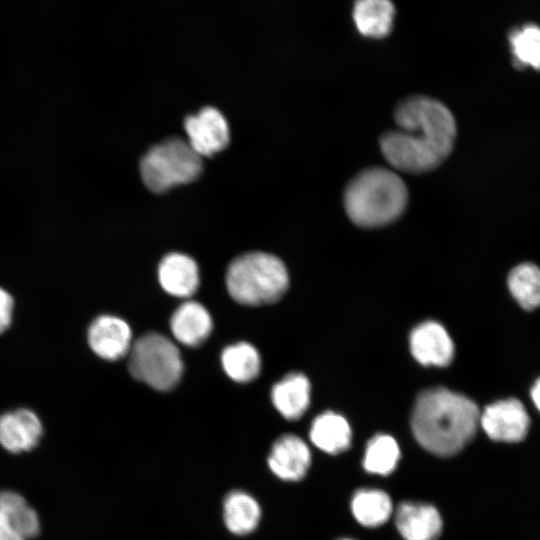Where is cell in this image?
I'll use <instances>...</instances> for the list:
<instances>
[{
    "label": "cell",
    "instance_id": "6da1fadb",
    "mask_svg": "<svg viewBox=\"0 0 540 540\" xmlns=\"http://www.w3.org/2000/svg\"><path fill=\"white\" fill-rule=\"evenodd\" d=\"M396 129L379 139L381 153L395 169L420 174L440 166L453 150L455 118L441 101L424 95L401 100L394 109Z\"/></svg>",
    "mask_w": 540,
    "mask_h": 540
},
{
    "label": "cell",
    "instance_id": "ba28073f",
    "mask_svg": "<svg viewBox=\"0 0 540 540\" xmlns=\"http://www.w3.org/2000/svg\"><path fill=\"white\" fill-rule=\"evenodd\" d=\"M188 143L202 156H211L223 150L230 140L229 127L224 116L213 107H205L185 119Z\"/></svg>",
    "mask_w": 540,
    "mask_h": 540
},
{
    "label": "cell",
    "instance_id": "d4e9b609",
    "mask_svg": "<svg viewBox=\"0 0 540 540\" xmlns=\"http://www.w3.org/2000/svg\"><path fill=\"white\" fill-rule=\"evenodd\" d=\"M514 62L518 67L540 70V28L526 25L510 35Z\"/></svg>",
    "mask_w": 540,
    "mask_h": 540
},
{
    "label": "cell",
    "instance_id": "484cf974",
    "mask_svg": "<svg viewBox=\"0 0 540 540\" xmlns=\"http://www.w3.org/2000/svg\"><path fill=\"white\" fill-rule=\"evenodd\" d=\"M13 312V298L0 287V334L10 325Z\"/></svg>",
    "mask_w": 540,
    "mask_h": 540
},
{
    "label": "cell",
    "instance_id": "7402d4cb",
    "mask_svg": "<svg viewBox=\"0 0 540 540\" xmlns=\"http://www.w3.org/2000/svg\"><path fill=\"white\" fill-rule=\"evenodd\" d=\"M0 510L25 540L39 534L40 520L38 514L20 494L12 491H1Z\"/></svg>",
    "mask_w": 540,
    "mask_h": 540
},
{
    "label": "cell",
    "instance_id": "277c9868",
    "mask_svg": "<svg viewBox=\"0 0 540 540\" xmlns=\"http://www.w3.org/2000/svg\"><path fill=\"white\" fill-rule=\"evenodd\" d=\"M289 283L284 263L264 252H251L234 259L228 266L226 286L238 303L258 306L273 303L286 292Z\"/></svg>",
    "mask_w": 540,
    "mask_h": 540
},
{
    "label": "cell",
    "instance_id": "d6986e66",
    "mask_svg": "<svg viewBox=\"0 0 540 540\" xmlns=\"http://www.w3.org/2000/svg\"><path fill=\"white\" fill-rule=\"evenodd\" d=\"M351 429L341 415L325 412L312 423L309 436L313 444L326 453L338 454L351 444Z\"/></svg>",
    "mask_w": 540,
    "mask_h": 540
},
{
    "label": "cell",
    "instance_id": "ac0fdd59",
    "mask_svg": "<svg viewBox=\"0 0 540 540\" xmlns=\"http://www.w3.org/2000/svg\"><path fill=\"white\" fill-rule=\"evenodd\" d=\"M394 15L391 0H356L354 3V23L365 37H386L392 30Z\"/></svg>",
    "mask_w": 540,
    "mask_h": 540
},
{
    "label": "cell",
    "instance_id": "7c38bea8",
    "mask_svg": "<svg viewBox=\"0 0 540 540\" xmlns=\"http://www.w3.org/2000/svg\"><path fill=\"white\" fill-rule=\"evenodd\" d=\"M41 435V421L31 410L17 409L0 416V444L9 452L31 450Z\"/></svg>",
    "mask_w": 540,
    "mask_h": 540
},
{
    "label": "cell",
    "instance_id": "8992f818",
    "mask_svg": "<svg viewBox=\"0 0 540 540\" xmlns=\"http://www.w3.org/2000/svg\"><path fill=\"white\" fill-rule=\"evenodd\" d=\"M201 170V156L188 142L179 138L153 146L140 163L143 182L157 193L193 181Z\"/></svg>",
    "mask_w": 540,
    "mask_h": 540
},
{
    "label": "cell",
    "instance_id": "30bf717a",
    "mask_svg": "<svg viewBox=\"0 0 540 540\" xmlns=\"http://www.w3.org/2000/svg\"><path fill=\"white\" fill-rule=\"evenodd\" d=\"M131 329L119 317L101 315L90 325L88 342L91 349L99 357L106 360H117L126 355L131 348Z\"/></svg>",
    "mask_w": 540,
    "mask_h": 540
},
{
    "label": "cell",
    "instance_id": "9c48e42d",
    "mask_svg": "<svg viewBox=\"0 0 540 540\" xmlns=\"http://www.w3.org/2000/svg\"><path fill=\"white\" fill-rule=\"evenodd\" d=\"M267 463L278 478L284 481H299L310 467V450L300 437L285 434L273 443Z\"/></svg>",
    "mask_w": 540,
    "mask_h": 540
},
{
    "label": "cell",
    "instance_id": "3957f363",
    "mask_svg": "<svg viewBox=\"0 0 540 540\" xmlns=\"http://www.w3.org/2000/svg\"><path fill=\"white\" fill-rule=\"evenodd\" d=\"M408 202V189L393 170L372 166L346 185L343 205L348 218L362 228H376L397 220Z\"/></svg>",
    "mask_w": 540,
    "mask_h": 540
},
{
    "label": "cell",
    "instance_id": "52a82bcc",
    "mask_svg": "<svg viewBox=\"0 0 540 540\" xmlns=\"http://www.w3.org/2000/svg\"><path fill=\"white\" fill-rule=\"evenodd\" d=\"M529 423V416L517 399L495 402L480 413V425L494 441H521L528 432Z\"/></svg>",
    "mask_w": 540,
    "mask_h": 540
},
{
    "label": "cell",
    "instance_id": "44dd1931",
    "mask_svg": "<svg viewBox=\"0 0 540 540\" xmlns=\"http://www.w3.org/2000/svg\"><path fill=\"white\" fill-rule=\"evenodd\" d=\"M221 363L226 374L240 383L254 380L261 368L258 351L246 342L226 347L221 354Z\"/></svg>",
    "mask_w": 540,
    "mask_h": 540
},
{
    "label": "cell",
    "instance_id": "f1b7e54d",
    "mask_svg": "<svg viewBox=\"0 0 540 540\" xmlns=\"http://www.w3.org/2000/svg\"><path fill=\"white\" fill-rule=\"evenodd\" d=\"M341 540H352V539H341Z\"/></svg>",
    "mask_w": 540,
    "mask_h": 540
},
{
    "label": "cell",
    "instance_id": "4316f807",
    "mask_svg": "<svg viewBox=\"0 0 540 540\" xmlns=\"http://www.w3.org/2000/svg\"><path fill=\"white\" fill-rule=\"evenodd\" d=\"M0 540H25L0 510Z\"/></svg>",
    "mask_w": 540,
    "mask_h": 540
},
{
    "label": "cell",
    "instance_id": "cb8c5ba5",
    "mask_svg": "<svg viewBox=\"0 0 540 540\" xmlns=\"http://www.w3.org/2000/svg\"><path fill=\"white\" fill-rule=\"evenodd\" d=\"M400 450L389 435H375L367 443L363 458L364 469L372 474L388 475L396 468Z\"/></svg>",
    "mask_w": 540,
    "mask_h": 540
},
{
    "label": "cell",
    "instance_id": "603a6c76",
    "mask_svg": "<svg viewBox=\"0 0 540 540\" xmlns=\"http://www.w3.org/2000/svg\"><path fill=\"white\" fill-rule=\"evenodd\" d=\"M508 286L524 309L540 306V269L537 266L524 263L515 267L508 276Z\"/></svg>",
    "mask_w": 540,
    "mask_h": 540
},
{
    "label": "cell",
    "instance_id": "e0dca14e",
    "mask_svg": "<svg viewBox=\"0 0 540 540\" xmlns=\"http://www.w3.org/2000/svg\"><path fill=\"white\" fill-rule=\"evenodd\" d=\"M261 518L258 501L242 490L230 491L223 501V520L233 534L242 536L253 532Z\"/></svg>",
    "mask_w": 540,
    "mask_h": 540
},
{
    "label": "cell",
    "instance_id": "7a4b0ae2",
    "mask_svg": "<svg viewBox=\"0 0 540 540\" xmlns=\"http://www.w3.org/2000/svg\"><path fill=\"white\" fill-rule=\"evenodd\" d=\"M479 424L480 412L473 401L440 387L418 396L411 417L418 443L438 456L461 451L474 437Z\"/></svg>",
    "mask_w": 540,
    "mask_h": 540
},
{
    "label": "cell",
    "instance_id": "8fae6325",
    "mask_svg": "<svg viewBox=\"0 0 540 540\" xmlns=\"http://www.w3.org/2000/svg\"><path fill=\"white\" fill-rule=\"evenodd\" d=\"M410 349L423 365L446 366L454 355V346L443 326L434 321L423 322L410 334Z\"/></svg>",
    "mask_w": 540,
    "mask_h": 540
},
{
    "label": "cell",
    "instance_id": "2e32d148",
    "mask_svg": "<svg viewBox=\"0 0 540 540\" xmlns=\"http://www.w3.org/2000/svg\"><path fill=\"white\" fill-rule=\"evenodd\" d=\"M271 399L284 418L297 420L309 406L310 383L305 375L291 373L273 386Z\"/></svg>",
    "mask_w": 540,
    "mask_h": 540
},
{
    "label": "cell",
    "instance_id": "9a60e30c",
    "mask_svg": "<svg viewBox=\"0 0 540 540\" xmlns=\"http://www.w3.org/2000/svg\"><path fill=\"white\" fill-rule=\"evenodd\" d=\"M170 328L180 343L195 347L205 341L211 333L212 319L202 304L187 301L172 314Z\"/></svg>",
    "mask_w": 540,
    "mask_h": 540
},
{
    "label": "cell",
    "instance_id": "5bb4252c",
    "mask_svg": "<svg viewBox=\"0 0 540 540\" xmlns=\"http://www.w3.org/2000/svg\"><path fill=\"white\" fill-rule=\"evenodd\" d=\"M158 278L162 288L176 297H189L199 286L196 262L182 253H170L162 259Z\"/></svg>",
    "mask_w": 540,
    "mask_h": 540
},
{
    "label": "cell",
    "instance_id": "83f0119b",
    "mask_svg": "<svg viewBox=\"0 0 540 540\" xmlns=\"http://www.w3.org/2000/svg\"><path fill=\"white\" fill-rule=\"evenodd\" d=\"M531 397L536 407L540 410V379H538L532 387Z\"/></svg>",
    "mask_w": 540,
    "mask_h": 540
},
{
    "label": "cell",
    "instance_id": "4fadbf2b",
    "mask_svg": "<svg viewBox=\"0 0 540 540\" xmlns=\"http://www.w3.org/2000/svg\"><path fill=\"white\" fill-rule=\"evenodd\" d=\"M395 523L405 540H436L442 531L439 512L432 505L424 503H401L396 511Z\"/></svg>",
    "mask_w": 540,
    "mask_h": 540
},
{
    "label": "cell",
    "instance_id": "ffe728a7",
    "mask_svg": "<svg viewBox=\"0 0 540 540\" xmlns=\"http://www.w3.org/2000/svg\"><path fill=\"white\" fill-rule=\"evenodd\" d=\"M351 510L355 519L361 525L377 527L390 518L392 502L384 491L361 489L352 498Z\"/></svg>",
    "mask_w": 540,
    "mask_h": 540
},
{
    "label": "cell",
    "instance_id": "5b68a950",
    "mask_svg": "<svg viewBox=\"0 0 540 540\" xmlns=\"http://www.w3.org/2000/svg\"><path fill=\"white\" fill-rule=\"evenodd\" d=\"M131 375L150 387L169 391L181 379L183 362L177 346L165 336L150 332L139 337L129 350Z\"/></svg>",
    "mask_w": 540,
    "mask_h": 540
}]
</instances>
